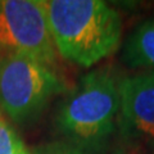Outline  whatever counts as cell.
<instances>
[{
	"label": "cell",
	"instance_id": "obj_8",
	"mask_svg": "<svg viewBox=\"0 0 154 154\" xmlns=\"http://www.w3.org/2000/svg\"><path fill=\"white\" fill-rule=\"evenodd\" d=\"M30 154H98V152L81 148L69 141H53L37 146Z\"/></svg>",
	"mask_w": 154,
	"mask_h": 154
},
{
	"label": "cell",
	"instance_id": "obj_3",
	"mask_svg": "<svg viewBox=\"0 0 154 154\" xmlns=\"http://www.w3.org/2000/svg\"><path fill=\"white\" fill-rule=\"evenodd\" d=\"M66 89L63 79L31 57H0V109L13 122L36 117L53 96Z\"/></svg>",
	"mask_w": 154,
	"mask_h": 154
},
{
	"label": "cell",
	"instance_id": "obj_2",
	"mask_svg": "<svg viewBox=\"0 0 154 154\" xmlns=\"http://www.w3.org/2000/svg\"><path fill=\"white\" fill-rule=\"evenodd\" d=\"M119 80L108 67L81 77L55 117L58 131L67 141L89 150H100L117 126Z\"/></svg>",
	"mask_w": 154,
	"mask_h": 154
},
{
	"label": "cell",
	"instance_id": "obj_5",
	"mask_svg": "<svg viewBox=\"0 0 154 154\" xmlns=\"http://www.w3.org/2000/svg\"><path fill=\"white\" fill-rule=\"evenodd\" d=\"M117 126L127 140L154 144V71L119 80Z\"/></svg>",
	"mask_w": 154,
	"mask_h": 154
},
{
	"label": "cell",
	"instance_id": "obj_9",
	"mask_svg": "<svg viewBox=\"0 0 154 154\" xmlns=\"http://www.w3.org/2000/svg\"><path fill=\"white\" fill-rule=\"evenodd\" d=\"M112 154H137L134 149H127V148H119L117 150H114Z\"/></svg>",
	"mask_w": 154,
	"mask_h": 154
},
{
	"label": "cell",
	"instance_id": "obj_10",
	"mask_svg": "<svg viewBox=\"0 0 154 154\" xmlns=\"http://www.w3.org/2000/svg\"><path fill=\"white\" fill-rule=\"evenodd\" d=\"M153 154H154V152H153Z\"/></svg>",
	"mask_w": 154,
	"mask_h": 154
},
{
	"label": "cell",
	"instance_id": "obj_1",
	"mask_svg": "<svg viewBox=\"0 0 154 154\" xmlns=\"http://www.w3.org/2000/svg\"><path fill=\"white\" fill-rule=\"evenodd\" d=\"M46 19L57 53L84 68L117 50L122 37L119 13L102 0H46Z\"/></svg>",
	"mask_w": 154,
	"mask_h": 154
},
{
	"label": "cell",
	"instance_id": "obj_7",
	"mask_svg": "<svg viewBox=\"0 0 154 154\" xmlns=\"http://www.w3.org/2000/svg\"><path fill=\"white\" fill-rule=\"evenodd\" d=\"M0 154H30L25 141L0 113Z\"/></svg>",
	"mask_w": 154,
	"mask_h": 154
},
{
	"label": "cell",
	"instance_id": "obj_4",
	"mask_svg": "<svg viewBox=\"0 0 154 154\" xmlns=\"http://www.w3.org/2000/svg\"><path fill=\"white\" fill-rule=\"evenodd\" d=\"M19 54L46 66L57 60L44 2L0 0V57Z\"/></svg>",
	"mask_w": 154,
	"mask_h": 154
},
{
	"label": "cell",
	"instance_id": "obj_6",
	"mask_svg": "<svg viewBox=\"0 0 154 154\" xmlns=\"http://www.w3.org/2000/svg\"><path fill=\"white\" fill-rule=\"evenodd\" d=\"M123 60L131 68L154 71V19L141 23L128 36Z\"/></svg>",
	"mask_w": 154,
	"mask_h": 154
}]
</instances>
